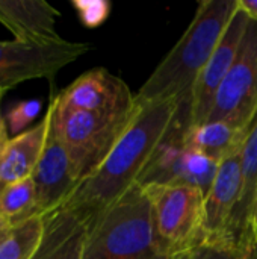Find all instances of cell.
Listing matches in <instances>:
<instances>
[{
  "label": "cell",
  "instance_id": "obj_1",
  "mask_svg": "<svg viewBox=\"0 0 257 259\" xmlns=\"http://www.w3.org/2000/svg\"><path fill=\"white\" fill-rule=\"evenodd\" d=\"M179 105L171 100L139 102L135 114L103 162L83 179L62 208L91 222L135 187L161 141L168 134Z\"/></svg>",
  "mask_w": 257,
  "mask_h": 259
},
{
  "label": "cell",
  "instance_id": "obj_2",
  "mask_svg": "<svg viewBox=\"0 0 257 259\" xmlns=\"http://www.w3.org/2000/svg\"><path fill=\"white\" fill-rule=\"evenodd\" d=\"M236 9L238 0L200 2L188 29L135 94L136 100H171L191 108L194 85Z\"/></svg>",
  "mask_w": 257,
  "mask_h": 259
},
{
  "label": "cell",
  "instance_id": "obj_3",
  "mask_svg": "<svg viewBox=\"0 0 257 259\" xmlns=\"http://www.w3.org/2000/svg\"><path fill=\"white\" fill-rule=\"evenodd\" d=\"M83 259H176L159 243L150 202L138 184L88 222Z\"/></svg>",
  "mask_w": 257,
  "mask_h": 259
},
{
  "label": "cell",
  "instance_id": "obj_4",
  "mask_svg": "<svg viewBox=\"0 0 257 259\" xmlns=\"http://www.w3.org/2000/svg\"><path fill=\"white\" fill-rule=\"evenodd\" d=\"M135 109L136 106L121 112L62 111L50 102V126L62 141L79 182L103 162L130 123Z\"/></svg>",
  "mask_w": 257,
  "mask_h": 259
},
{
  "label": "cell",
  "instance_id": "obj_5",
  "mask_svg": "<svg viewBox=\"0 0 257 259\" xmlns=\"http://www.w3.org/2000/svg\"><path fill=\"white\" fill-rule=\"evenodd\" d=\"M192 124L191 108L179 106L173 124L153 153L138 185H185L209 193L220 162L189 147L185 135Z\"/></svg>",
  "mask_w": 257,
  "mask_h": 259
},
{
  "label": "cell",
  "instance_id": "obj_6",
  "mask_svg": "<svg viewBox=\"0 0 257 259\" xmlns=\"http://www.w3.org/2000/svg\"><path fill=\"white\" fill-rule=\"evenodd\" d=\"M142 188L150 202L156 237L173 258L206 240V196L201 190L185 185H147Z\"/></svg>",
  "mask_w": 257,
  "mask_h": 259
},
{
  "label": "cell",
  "instance_id": "obj_7",
  "mask_svg": "<svg viewBox=\"0 0 257 259\" xmlns=\"http://www.w3.org/2000/svg\"><path fill=\"white\" fill-rule=\"evenodd\" d=\"M89 50H92V46L88 42L67 39L52 44L0 41V90L8 91L32 79H47L53 85L56 74L64 67Z\"/></svg>",
  "mask_w": 257,
  "mask_h": 259
},
{
  "label": "cell",
  "instance_id": "obj_8",
  "mask_svg": "<svg viewBox=\"0 0 257 259\" xmlns=\"http://www.w3.org/2000/svg\"><path fill=\"white\" fill-rule=\"evenodd\" d=\"M257 114V21L250 20L238 56L223 82L208 120L247 129Z\"/></svg>",
  "mask_w": 257,
  "mask_h": 259
},
{
  "label": "cell",
  "instance_id": "obj_9",
  "mask_svg": "<svg viewBox=\"0 0 257 259\" xmlns=\"http://www.w3.org/2000/svg\"><path fill=\"white\" fill-rule=\"evenodd\" d=\"M52 102L62 111L121 112L136 106V96L123 79L97 67L80 74Z\"/></svg>",
  "mask_w": 257,
  "mask_h": 259
},
{
  "label": "cell",
  "instance_id": "obj_10",
  "mask_svg": "<svg viewBox=\"0 0 257 259\" xmlns=\"http://www.w3.org/2000/svg\"><path fill=\"white\" fill-rule=\"evenodd\" d=\"M248 21L250 18L238 5V9L230 20L224 35L221 36L217 49L214 50L211 59L208 61L194 85L191 105L192 124H201L208 121L215 105L217 94L238 56Z\"/></svg>",
  "mask_w": 257,
  "mask_h": 259
},
{
  "label": "cell",
  "instance_id": "obj_11",
  "mask_svg": "<svg viewBox=\"0 0 257 259\" xmlns=\"http://www.w3.org/2000/svg\"><path fill=\"white\" fill-rule=\"evenodd\" d=\"M32 179L36 190L38 209L42 215L62 208L80 184L70 156L52 126L48 127L45 147Z\"/></svg>",
  "mask_w": 257,
  "mask_h": 259
},
{
  "label": "cell",
  "instance_id": "obj_12",
  "mask_svg": "<svg viewBox=\"0 0 257 259\" xmlns=\"http://www.w3.org/2000/svg\"><path fill=\"white\" fill-rule=\"evenodd\" d=\"M257 199V114L251 120L241 150V194L230 219L226 241L251 252L256 246L254 206Z\"/></svg>",
  "mask_w": 257,
  "mask_h": 259
},
{
  "label": "cell",
  "instance_id": "obj_13",
  "mask_svg": "<svg viewBox=\"0 0 257 259\" xmlns=\"http://www.w3.org/2000/svg\"><path fill=\"white\" fill-rule=\"evenodd\" d=\"M241 150L220 162L212 187L204 197V241L227 243L230 219L241 194Z\"/></svg>",
  "mask_w": 257,
  "mask_h": 259
},
{
  "label": "cell",
  "instance_id": "obj_14",
  "mask_svg": "<svg viewBox=\"0 0 257 259\" xmlns=\"http://www.w3.org/2000/svg\"><path fill=\"white\" fill-rule=\"evenodd\" d=\"M61 12L45 0H0V23L26 44H52L64 39L56 30Z\"/></svg>",
  "mask_w": 257,
  "mask_h": 259
},
{
  "label": "cell",
  "instance_id": "obj_15",
  "mask_svg": "<svg viewBox=\"0 0 257 259\" xmlns=\"http://www.w3.org/2000/svg\"><path fill=\"white\" fill-rule=\"evenodd\" d=\"M88 222L79 212L59 208L45 215L41 243L30 259H83Z\"/></svg>",
  "mask_w": 257,
  "mask_h": 259
},
{
  "label": "cell",
  "instance_id": "obj_16",
  "mask_svg": "<svg viewBox=\"0 0 257 259\" xmlns=\"http://www.w3.org/2000/svg\"><path fill=\"white\" fill-rule=\"evenodd\" d=\"M50 127V115L17 137L8 138L0 158V187H6L32 178L45 147Z\"/></svg>",
  "mask_w": 257,
  "mask_h": 259
},
{
  "label": "cell",
  "instance_id": "obj_17",
  "mask_svg": "<svg viewBox=\"0 0 257 259\" xmlns=\"http://www.w3.org/2000/svg\"><path fill=\"white\" fill-rule=\"evenodd\" d=\"M247 129L221 120H208L201 124H192L186 131L185 140L189 147L221 162L242 149Z\"/></svg>",
  "mask_w": 257,
  "mask_h": 259
},
{
  "label": "cell",
  "instance_id": "obj_18",
  "mask_svg": "<svg viewBox=\"0 0 257 259\" xmlns=\"http://www.w3.org/2000/svg\"><path fill=\"white\" fill-rule=\"evenodd\" d=\"M0 214L14 228L39 214L33 179H24L3 187L0 191Z\"/></svg>",
  "mask_w": 257,
  "mask_h": 259
},
{
  "label": "cell",
  "instance_id": "obj_19",
  "mask_svg": "<svg viewBox=\"0 0 257 259\" xmlns=\"http://www.w3.org/2000/svg\"><path fill=\"white\" fill-rule=\"evenodd\" d=\"M45 226V215H35L8 231L0 241V259H30L38 249Z\"/></svg>",
  "mask_w": 257,
  "mask_h": 259
},
{
  "label": "cell",
  "instance_id": "obj_20",
  "mask_svg": "<svg viewBox=\"0 0 257 259\" xmlns=\"http://www.w3.org/2000/svg\"><path fill=\"white\" fill-rule=\"evenodd\" d=\"M176 259H250V253L230 243L203 241Z\"/></svg>",
  "mask_w": 257,
  "mask_h": 259
},
{
  "label": "cell",
  "instance_id": "obj_21",
  "mask_svg": "<svg viewBox=\"0 0 257 259\" xmlns=\"http://www.w3.org/2000/svg\"><path fill=\"white\" fill-rule=\"evenodd\" d=\"M42 103L41 100L30 99V100H21L17 102L9 108V111L5 114V121L8 127V134L12 137H17L29 129L32 121L38 117L41 112Z\"/></svg>",
  "mask_w": 257,
  "mask_h": 259
},
{
  "label": "cell",
  "instance_id": "obj_22",
  "mask_svg": "<svg viewBox=\"0 0 257 259\" xmlns=\"http://www.w3.org/2000/svg\"><path fill=\"white\" fill-rule=\"evenodd\" d=\"M74 8L80 23L88 29H95L101 26L111 15L112 5L106 0H73Z\"/></svg>",
  "mask_w": 257,
  "mask_h": 259
},
{
  "label": "cell",
  "instance_id": "obj_23",
  "mask_svg": "<svg viewBox=\"0 0 257 259\" xmlns=\"http://www.w3.org/2000/svg\"><path fill=\"white\" fill-rule=\"evenodd\" d=\"M239 8L253 21H257V0H238Z\"/></svg>",
  "mask_w": 257,
  "mask_h": 259
},
{
  "label": "cell",
  "instance_id": "obj_24",
  "mask_svg": "<svg viewBox=\"0 0 257 259\" xmlns=\"http://www.w3.org/2000/svg\"><path fill=\"white\" fill-rule=\"evenodd\" d=\"M6 91L0 90V143H5L9 137H8V127H6V121H5V115L2 114V100L5 97Z\"/></svg>",
  "mask_w": 257,
  "mask_h": 259
},
{
  "label": "cell",
  "instance_id": "obj_25",
  "mask_svg": "<svg viewBox=\"0 0 257 259\" xmlns=\"http://www.w3.org/2000/svg\"><path fill=\"white\" fill-rule=\"evenodd\" d=\"M9 229H11V228H9V225L6 223V220H5V219L2 217V214H0V237H2V235H5Z\"/></svg>",
  "mask_w": 257,
  "mask_h": 259
},
{
  "label": "cell",
  "instance_id": "obj_26",
  "mask_svg": "<svg viewBox=\"0 0 257 259\" xmlns=\"http://www.w3.org/2000/svg\"><path fill=\"white\" fill-rule=\"evenodd\" d=\"M250 259H257V243L256 246L251 249V252H250Z\"/></svg>",
  "mask_w": 257,
  "mask_h": 259
},
{
  "label": "cell",
  "instance_id": "obj_27",
  "mask_svg": "<svg viewBox=\"0 0 257 259\" xmlns=\"http://www.w3.org/2000/svg\"><path fill=\"white\" fill-rule=\"evenodd\" d=\"M254 229H256V235H257V199H256V206H254Z\"/></svg>",
  "mask_w": 257,
  "mask_h": 259
},
{
  "label": "cell",
  "instance_id": "obj_28",
  "mask_svg": "<svg viewBox=\"0 0 257 259\" xmlns=\"http://www.w3.org/2000/svg\"><path fill=\"white\" fill-rule=\"evenodd\" d=\"M6 141H8V140H6ZM6 141H5V143H6ZM5 143H0V158H2V152H3V146H5ZM2 190H3V187H0V191H2Z\"/></svg>",
  "mask_w": 257,
  "mask_h": 259
},
{
  "label": "cell",
  "instance_id": "obj_29",
  "mask_svg": "<svg viewBox=\"0 0 257 259\" xmlns=\"http://www.w3.org/2000/svg\"><path fill=\"white\" fill-rule=\"evenodd\" d=\"M6 234H8V232H6ZM6 234H5V235H6ZM5 235H2V237H0V241L3 240V237H5Z\"/></svg>",
  "mask_w": 257,
  "mask_h": 259
}]
</instances>
